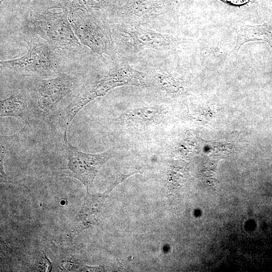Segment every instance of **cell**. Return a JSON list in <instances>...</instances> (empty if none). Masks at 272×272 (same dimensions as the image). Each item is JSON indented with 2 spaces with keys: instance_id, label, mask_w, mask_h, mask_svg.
Returning a JSON list of instances; mask_svg holds the SVG:
<instances>
[{
  "instance_id": "cell-7",
  "label": "cell",
  "mask_w": 272,
  "mask_h": 272,
  "mask_svg": "<svg viewBox=\"0 0 272 272\" xmlns=\"http://www.w3.org/2000/svg\"><path fill=\"white\" fill-rule=\"evenodd\" d=\"M112 36L127 45L137 49H166L172 46L174 39L157 33L141 25L114 27Z\"/></svg>"
},
{
  "instance_id": "cell-5",
  "label": "cell",
  "mask_w": 272,
  "mask_h": 272,
  "mask_svg": "<svg viewBox=\"0 0 272 272\" xmlns=\"http://www.w3.org/2000/svg\"><path fill=\"white\" fill-rule=\"evenodd\" d=\"M62 137L67 151L68 174L81 181L89 192L100 169L116 155V152L110 149L98 154L85 153L72 146L67 135Z\"/></svg>"
},
{
  "instance_id": "cell-6",
  "label": "cell",
  "mask_w": 272,
  "mask_h": 272,
  "mask_svg": "<svg viewBox=\"0 0 272 272\" xmlns=\"http://www.w3.org/2000/svg\"><path fill=\"white\" fill-rule=\"evenodd\" d=\"M76 84V78L66 74L37 81L32 89L31 105L39 114H46L72 91Z\"/></svg>"
},
{
  "instance_id": "cell-2",
  "label": "cell",
  "mask_w": 272,
  "mask_h": 272,
  "mask_svg": "<svg viewBox=\"0 0 272 272\" xmlns=\"http://www.w3.org/2000/svg\"><path fill=\"white\" fill-rule=\"evenodd\" d=\"M31 34L24 39L28 45L27 52L17 59L1 61V68L41 76L57 73L61 60L56 49L36 34Z\"/></svg>"
},
{
  "instance_id": "cell-14",
  "label": "cell",
  "mask_w": 272,
  "mask_h": 272,
  "mask_svg": "<svg viewBox=\"0 0 272 272\" xmlns=\"http://www.w3.org/2000/svg\"><path fill=\"white\" fill-rule=\"evenodd\" d=\"M5 0H0V2H1V5H2V4L4 2Z\"/></svg>"
},
{
  "instance_id": "cell-13",
  "label": "cell",
  "mask_w": 272,
  "mask_h": 272,
  "mask_svg": "<svg viewBox=\"0 0 272 272\" xmlns=\"http://www.w3.org/2000/svg\"><path fill=\"white\" fill-rule=\"evenodd\" d=\"M4 157V148L1 144V176L3 179L7 180V176L4 171L3 167V159Z\"/></svg>"
},
{
  "instance_id": "cell-10",
  "label": "cell",
  "mask_w": 272,
  "mask_h": 272,
  "mask_svg": "<svg viewBox=\"0 0 272 272\" xmlns=\"http://www.w3.org/2000/svg\"><path fill=\"white\" fill-rule=\"evenodd\" d=\"M237 39L234 51H238L244 44L250 41L262 40L272 47V24L242 25L237 30Z\"/></svg>"
},
{
  "instance_id": "cell-4",
  "label": "cell",
  "mask_w": 272,
  "mask_h": 272,
  "mask_svg": "<svg viewBox=\"0 0 272 272\" xmlns=\"http://www.w3.org/2000/svg\"><path fill=\"white\" fill-rule=\"evenodd\" d=\"M73 29L80 42L102 56L115 60L116 52L109 26L87 10L67 13Z\"/></svg>"
},
{
  "instance_id": "cell-9",
  "label": "cell",
  "mask_w": 272,
  "mask_h": 272,
  "mask_svg": "<svg viewBox=\"0 0 272 272\" xmlns=\"http://www.w3.org/2000/svg\"><path fill=\"white\" fill-rule=\"evenodd\" d=\"M165 0H129L120 10L128 25H141L166 12Z\"/></svg>"
},
{
  "instance_id": "cell-12",
  "label": "cell",
  "mask_w": 272,
  "mask_h": 272,
  "mask_svg": "<svg viewBox=\"0 0 272 272\" xmlns=\"http://www.w3.org/2000/svg\"><path fill=\"white\" fill-rule=\"evenodd\" d=\"M113 0H61L53 7L62 10L66 13L92 9H104L109 6Z\"/></svg>"
},
{
  "instance_id": "cell-11",
  "label": "cell",
  "mask_w": 272,
  "mask_h": 272,
  "mask_svg": "<svg viewBox=\"0 0 272 272\" xmlns=\"http://www.w3.org/2000/svg\"><path fill=\"white\" fill-rule=\"evenodd\" d=\"M0 104L1 117H22L26 115L31 102L26 96L17 94L1 100Z\"/></svg>"
},
{
  "instance_id": "cell-3",
  "label": "cell",
  "mask_w": 272,
  "mask_h": 272,
  "mask_svg": "<svg viewBox=\"0 0 272 272\" xmlns=\"http://www.w3.org/2000/svg\"><path fill=\"white\" fill-rule=\"evenodd\" d=\"M27 28L56 49L76 48L80 42L64 11H46L33 15L27 22Z\"/></svg>"
},
{
  "instance_id": "cell-1",
  "label": "cell",
  "mask_w": 272,
  "mask_h": 272,
  "mask_svg": "<svg viewBox=\"0 0 272 272\" xmlns=\"http://www.w3.org/2000/svg\"><path fill=\"white\" fill-rule=\"evenodd\" d=\"M108 73L91 88L79 94L58 115L61 130L67 132L72 120L79 111L94 99L105 95L114 88L122 85L145 86L144 75L128 64L115 63Z\"/></svg>"
},
{
  "instance_id": "cell-8",
  "label": "cell",
  "mask_w": 272,
  "mask_h": 272,
  "mask_svg": "<svg viewBox=\"0 0 272 272\" xmlns=\"http://www.w3.org/2000/svg\"><path fill=\"white\" fill-rule=\"evenodd\" d=\"M111 191L108 188L102 193L91 194L89 192H87L83 203L73 222L71 228L73 237L98 223L104 201Z\"/></svg>"
}]
</instances>
